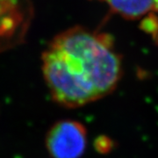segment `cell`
Here are the masks:
<instances>
[{
	"label": "cell",
	"instance_id": "1",
	"mask_svg": "<svg viewBox=\"0 0 158 158\" xmlns=\"http://www.w3.org/2000/svg\"><path fill=\"white\" fill-rule=\"evenodd\" d=\"M113 36L75 27L56 35L42 54V71L53 99L83 106L112 93L122 76Z\"/></svg>",
	"mask_w": 158,
	"mask_h": 158
},
{
	"label": "cell",
	"instance_id": "2",
	"mask_svg": "<svg viewBox=\"0 0 158 158\" xmlns=\"http://www.w3.org/2000/svg\"><path fill=\"white\" fill-rule=\"evenodd\" d=\"M87 144L85 126L76 120H61L46 137V146L52 158H80Z\"/></svg>",
	"mask_w": 158,
	"mask_h": 158
},
{
	"label": "cell",
	"instance_id": "3",
	"mask_svg": "<svg viewBox=\"0 0 158 158\" xmlns=\"http://www.w3.org/2000/svg\"><path fill=\"white\" fill-rule=\"evenodd\" d=\"M104 2L112 12L126 19H137L152 10L156 11V0H97Z\"/></svg>",
	"mask_w": 158,
	"mask_h": 158
},
{
	"label": "cell",
	"instance_id": "4",
	"mask_svg": "<svg viewBox=\"0 0 158 158\" xmlns=\"http://www.w3.org/2000/svg\"><path fill=\"white\" fill-rule=\"evenodd\" d=\"M139 27L141 31L148 34L154 35L158 31V17L154 12H149L145 16L144 19L139 25Z\"/></svg>",
	"mask_w": 158,
	"mask_h": 158
},
{
	"label": "cell",
	"instance_id": "5",
	"mask_svg": "<svg viewBox=\"0 0 158 158\" xmlns=\"http://www.w3.org/2000/svg\"><path fill=\"white\" fill-rule=\"evenodd\" d=\"M94 146L97 151L101 154H107L113 148V141L106 135L98 136L94 142Z\"/></svg>",
	"mask_w": 158,
	"mask_h": 158
},
{
	"label": "cell",
	"instance_id": "6",
	"mask_svg": "<svg viewBox=\"0 0 158 158\" xmlns=\"http://www.w3.org/2000/svg\"><path fill=\"white\" fill-rule=\"evenodd\" d=\"M152 38H153V40H154V42H155V44L158 46V31L156 33V34H154V35H153Z\"/></svg>",
	"mask_w": 158,
	"mask_h": 158
},
{
	"label": "cell",
	"instance_id": "7",
	"mask_svg": "<svg viewBox=\"0 0 158 158\" xmlns=\"http://www.w3.org/2000/svg\"><path fill=\"white\" fill-rule=\"evenodd\" d=\"M156 11H158V0H156Z\"/></svg>",
	"mask_w": 158,
	"mask_h": 158
}]
</instances>
